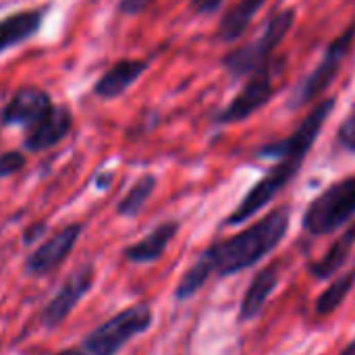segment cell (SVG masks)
Wrapping results in <instances>:
<instances>
[{"label":"cell","instance_id":"obj_19","mask_svg":"<svg viewBox=\"0 0 355 355\" xmlns=\"http://www.w3.org/2000/svg\"><path fill=\"white\" fill-rule=\"evenodd\" d=\"M355 285V266L349 268L345 275H339L316 300V314L318 316H331L335 314L343 304L345 300L349 297L352 289Z\"/></svg>","mask_w":355,"mask_h":355},{"label":"cell","instance_id":"obj_4","mask_svg":"<svg viewBox=\"0 0 355 355\" xmlns=\"http://www.w3.org/2000/svg\"><path fill=\"white\" fill-rule=\"evenodd\" d=\"M355 218V175L343 177L322 189L306 208L302 229L310 237L333 235Z\"/></svg>","mask_w":355,"mask_h":355},{"label":"cell","instance_id":"obj_14","mask_svg":"<svg viewBox=\"0 0 355 355\" xmlns=\"http://www.w3.org/2000/svg\"><path fill=\"white\" fill-rule=\"evenodd\" d=\"M279 283H281V266L279 264H268L262 270H258L243 293V300L239 306V322L245 324L250 320H256L262 314L270 295L277 291Z\"/></svg>","mask_w":355,"mask_h":355},{"label":"cell","instance_id":"obj_11","mask_svg":"<svg viewBox=\"0 0 355 355\" xmlns=\"http://www.w3.org/2000/svg\"><path fill=\"white\" fill-rule=\"evenodd\" d=\"M75 116L69 104H54V108L29 131L23 133V152L40 154L56 148L73 131Z\"/></svg>","mask_w":355,"mask_h":355},{"label":"cell","instance_id":"obj_12","mask_svg":"<svg viewBox=\"0 0 355 355\" xmlns=\"http://www.w3.org/2000/svg\"><path fill=\"white\" fill-rule=\"evenodd\" d=\"M46 12L48 6H35L4 15L0 19V56L37 37L46 23Z\"/></svg>","mask_w":355,"mask_h":355},{"label":"cell","instance_id":"obj_1","mask_svg":"<svg viewBox=\"0 0 355 355\" xmlns=\"http://www.w3.org/2000/svg\"><path fill=\"white\" fill-rule=\"evenodd\" d=\"M291 223V206L283 204L272 208L268 214L258 218L254 225L241 229L239 233L210 243L198 260L185 270L181 281L175 287V300L187 302L210 281L212 275L227 279L237 272H243L268 254H272L285 239Z\"/></svg>","mask_w":355,"mask_h":355},{"label":"cell","instance_id":"obj_18","mask_svg":"<svg viewBox=\"0 0 355 355\" xmlns=\"http://www.w3.org/2000/svg\"><path fill=\"white\" fill-rule=\"evenodd\" d=\"M156 185H158V179L156 175H141L133 185L131 189L121 198V202L116 204V214L119 216H125V218H135L144 206L148 204V200L152 198V193L156 191Z\"/></svg>","mask_w":355,"mask_h":355},{"label":"cell","instance_id":"obj_15","mask_svg":"<svg viewBox=\"0 0 355 355\" xmlns=\"http://www.w3.org/2000/svg\"><path fill=\"white\" fill-rule=\"evenodd\" d=\"M181 225L179 220H164L158 227H154L146 237L135 241L133 245H127L123 250V256L131 264H152L164 256L171 241L177 237Z\"/></svg>","mask_w":355,"mask_h":355},{"label":"cell","instance_id":"obj_23","mask_svg":"<svg viewBox=\"0 0 355 355\" xmlns=\"http://www.w3.org/2000/svg\"><path fill=\"white\" fill-rule=\"evenodd\" d=\"M225 0H189V10L196 17H210L223 8Z\"/></svg>","mask_w":355,"mask_h":355},{"label":"cell","instance_id":"obj_27","mask_svg":"<svg viewBox=\"0 0 355 355\" xmlns=\"http://www.w3.org/2000/svg\"><path fill=\"white\" fill-rule=\"evenodd\" d=\"M56 355H81V354H79V349H77V347H71V349H62V352H58Z\"/></svg>","mask_w":355,"mask_h":355},{"label":"cell","instance_id":"obj_7","mask_svg":"<svg viewBox=\"0 0 355 355\" xmlns=\"http://www.w3.org/2000/svg\"><path fill=\"white\" fill-rule=\"evenodd\" d=\"M355 42V21H352L322 52V58L318 60V64L295 85L291 98H289V108L291 110H300L302 106L318 100L337 79V75L341 73L352 46Z\"/></svg>","mask_w":355,"mask_h":355},{"label":"cell","instance_id":"obj_20","mask_svg":"<svg viewBox=\"0 0 355 355\" xmlns=\"http://www.w3.org/2000/svg\"><path fill=\"white\" fill-rule=\"evenodd\" d=\"M27 164V156L21 150H6L0 154V179H8L21 173Z\"/></svg>","mask_w":355,"mask_h":355},{"label":"cell","instance_id":"obj_8","mask_svg":"<svg viewBox=\"0 0 355 355\" xmlns=\"http://www.w3.org/2000/svg\"><path fill=\"white\" fill-rule=\"evenodd\" d=\"M54 104L56 102L48 89L35 83L19 85L0 108V127H19L25 133L33 129L54 108Z\"/></svg>","mask_w":355,"mask_h":355},{"label":"cell","instance_id":"obj_9","mask_svg":"<svg viewBox=\"0 0 355 355\" xmlns=\"http://www.w3.org/2000/svg\"><path fill=\"white\" fill-rule=\"evenodd\" d=\"M83 233V225L81 223H71L64 225L62 229H58L56 233H52L37 250H33L27 260H25V272L31 277H42L48 275L52 270H56L75 250L79 237Z\"/></svg>","mask_w":355,"mask_h":355},{"label":"cell","instance_id":"obj_16","mask_svg":"<svg viewBox=\"0 0 355 355\" xmlns=\"http://www.w3.org/2000/svg\"><path fill=\"white\" fill-rule=\"evenodd\" d=\"M268 0H237L233 6H229L218 21L216 27V40L223 44L237 42L252 25V21L258 17V12L266 6Z\"/></svg>","mask_w":355,"mask_h":355},{"label":"cell","instance_id":"obj_21","mask_svg":"<svg viewBox=\"0 0 355 355\" xmlns=\"http://www.w3.org/2000/svg\"><path fill=\"white\" fill-rule=\"evenodd\" d=\"M337 144L345 150L355 154V106L352 112L343 119V123L337 129Z\"/></svg>","mask_w":355,"mask_h":355},{"label":"cell","instance_id":"obj_10","mask_svg":"<svg viewBox=\"0 0 355 355\" xmlns=\"http://www.w3.org/2000/svg\"><path fill=\"white\" fill-rule=\"evenodd\" d=\"M92 285H94V266L92 264H83L81 268L73 270L69 275V279L60 285L58 293L44 306V310L40 314L42 324L48 329H56L58 324H62L69 318V314L75 310V306L92 289Z\"/></svg>","mask_w":355,"mask_h":355},{"label":"cell","instance_id":"obj_25","mask_svg":"<svg viewBox=\"0 0 355 355\" xmlns=\"http://www.w3.org/2000/svg\"><path fill=\"white\" fill-rule=\"evenodd\" d=\"M112 177H114V173H100L98 177H96V187H100V189H108L110 187V183H112Z\"/></svg>","mask_w":355,"mask_h":355},{"label":"cell","instance_id":"obj_26","mask_svg":"<svg viewBox=\"0 0 355 355\" xmlns=\"http://www.w3.org/2000/svg\"><path fill=\"white\" fill-rule=\"evenodd\" d=\"M339 355H355V339H352V341L341 349V354Z\"/></svg>","mask_w":355,"mask_h":355},{"label":"cell","instance_id":"obj_17","mask_svg":"<svg viewBox=\"0 0 355 355\" xmlns=\"http://www.w3.org/2000/svg\"><path fill=\"white\" fill-rule=\"evenodd\" d=\"M354 248L355 223L354 225H349V227L339 235V239L324 252V256H322L320 260H316V262H312V264L308 266L310 275H312L316 281H327V279L335 277V275L345 266V262L349 260Z\"/></svg>","mask_w":355,"mask_h":355},{"label":"cell","instance_id":"obj_22","mask_svg":"<svg viewBox=\"0 0 355 355\" xmlns=\"http://www.w3.org/2000/svg\"><path fill=\"white\" fill-rule=\"evenodd\" d=\"M156 0H119L116 10L123 17H137L141 12H146Z\"/></svg>","mask_w":355,"mask_h":355},{"label":"cell","instance_id":"obj_5","mask_svg":"<svg viewBox=\"0 0 355 355\" xmlns=\"http://www.w3.org/2000/svg\"><path fill=\"white\" fill-rule=\"evenodd\" d=\"M285 62H287L285 56H275L270 62L254 71L243 83V87L235 94V98L223 110L216 112L214 125L243 123L252 114L262 110L272 100V96H277V92L281 89Z\"/></svg>","mask_w":355,"mask_h":355},{"label":"cell","instance_id":"obj_2","mask_svg":"<svg viewBox=\"0 0 355 355\" xmlns=\"http://www.w3.org/2000/svg\"><path fill=\"white\" fill-rule=\"evenodd\" d=\"M335 110V98H322L318 104L308 112V116L297 125V129L277 141L264 144L256 150L258 158L277 160V164L243 196V200L235 206V210L225 218V227H239L262 212L293 179L300 175L306 158L310 156L322 127L331 119Z\"/></svg>","mask_w":355,"mask_h":355},{"label":"cell","instance_id":"obj_24","mask_svg":"<svg viewBox=\"0 0 355 355\" xmlns=\"http://www.w3.org/2000/svg\"><path fill=\"white\" fill-rule=\"evenodd\" d=\"M44 233H46V223H35V225H31V227L23 233V243L29 245V243L37 241Z\"/></svg>","mask_w":355,"mask_h":355},{"label":"cell","instance_id":"obj_13","mask_svg":"<svg viewBox=\"0 0 355 355\" xmlns=\"http://www.w3.org/2000/svg\"><path fill=\"white\" fill-rule=\"evenodd\" d=\"M150 69L148 58H119L112 62L94 83L92 94L98 100L110 102L121 98L146 71Z\"/></svg>","mask_w":355,"mask_h":355},{"label":"cell","instance_id":"obj_3","mask_svg":"<svg viewBox=\"0 0 355 355\" xmlns=\"http://www.w3.org/2000/svg\"><path fill=\"white\" fill-rule=\"evenodd\" d=\"M295 19H297L295 8H291V6L283 8L266 21L262 33L256 40L227 52L223 56L220 64L229 73V77L235 81L248 79L254 71H258L260 67L270 62L277 56L279 46L285 42V37L295 27Z\"/></svg>","mask_w":355,"mask_h":355},{"label":"cell","instance_id":"obj_6","mask_svg":"<svg viewBox=\"0 0 355 355\" xmlns=\"http://www.w3.org/2000/svg\"><path fill=\"white\" fill-rule=\"evenodd\" d=\"M152 322L154 314L150 306H129L96 327L89 335H85L77 349L81 355H116L131 339L144 335L152 327Z\"/></svg>","mask_w":355,"mask_h":355}]
</instances>
